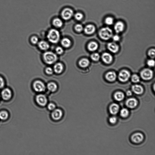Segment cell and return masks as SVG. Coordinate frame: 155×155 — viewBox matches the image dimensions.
<instances>
[{"mask_svg":"<svg viewBox=\"0 0 155 155\" xmlns=\"http://www.w3.org/2000/svg\"><path fill=\"white\" fill-rule=\"evenodd\" d=\"M147 64L148 66L152 67L154 66L155 61L154 60H150L147 62Z\"/></svg>","mask_w":155,"mask_h":155,"instance_id":"40","label":"cell"},{"mask_svg":"<svg viewBox=\"0 0 155 155\" xmlns=\"http://www.w3.org/2000/svg\"><path fill=\"white\" fill-rule=\"evenodd\" d=\"M56 52L59 55H61L63 52V49L61 47H58L55 49Z\"/></svg>","mask_w":155,"mask_h":155,"instance_id":"39","label":"cell"},{"mask_svg":"<svg viewBox=\"0 0 155 155\" xmlns=\"http://www.w3.org/2000/svg\"><path fill=\"white\" fill-rule=\"evenodd\" d=\"M83 14L80 13H77L75 15V18L77 21H80L83 18Z\"/></svg>","mask_w":155,"mask_h":155,"instance_id":"35","label":"cell"},{"mask_svg":"<svg viewBox=\"0 0 155 155\" xmlns=\"http://www.w3.org/2000/svg\"><path fill=\"white\" fill-rule=\"evenodd\" d=\"M114 19L112 17H108L105 18V22L108 25H111L113 24Z\"/></svg>","mask_w":155,"mask_h":155,"instance_id":"30","label":"cell"},{"mask_svg":"<svg viewBox=\"0 0 155 155\" xmlns=\"http://www.w3.org/2000/svg\"><path fill=\"white\" fill-rule=\"evenodd\" d=\"M120 37L118 35H115L113 37V39L114 41H118L120 40Z\"/></svg>","mask_w":155,"mask_h":155,"instance_id":"43","label":"cell"},{"mask_svg":"<svg viewBox=\"0 0 155 155\" xmlns=\"http://www.w3.org/2000/svg\"><path fill=\"white\" fill-rule=\"evenodd\" d=\"M130 77V74L129 72L125 70H123L119 72V79L120 81L125 82L129 80Z\"/></svg>","mask_w":155,"mask_h":155,"instance_id":"10","label":"cell"},{"mask_svg":"<svg viewBox=\"0 0 155 155\" xmlns=\"http://www.w3.org/2000/svg\"><path fill=\"white\" fill-rule=\"evenodd\" d=\"M47 106L48 109L49 111H52L56 108V106L55 104L54 103H49L47 104Z\"/></svg>","mask_w":155,"mask_h":155,"instance_id":"34","label":"cell"},{"mask_svg":"<svg viewBox=\"0 0 155 155\" xmlns=\"http://www.w3.org/2000/svg\"><path fill=\"white\" fill-rule=\"evenodd\" d=\"M109 122L111 124H114L117 122V119L115 117H112L110 118L109 119Z\"/></svg>","mask_w":155,"mask_h":155,"instance_id":"42","label":"cell"},{"mask_svg":"<svg viewBox=\"0 0 155 155\" xmlns=\"http://www.w3.org/2000/svg\"><path fill=\"white\" fill-rule=\"evenodd\" d=\"M12 95L11 90L8 87H5L1 92L2 97L4 100H8L11 98Z\"/></svg>","mask_w":155,"mask_h":155,"instance_id":"8","label":"cell"},{"mask_svg":"<svg viewBox=\"0 0 155 155\" xmlns=\"http://www.w3.org/2000/svg\"><path fill=\"white\" fill-rule=\"evenodd\" d=\"M102 59L104 62L106 64H109L112 62L113 57L110 54L105 52L102 55Z\"/></svg>","mask_w":155,"mask_h":155,"instance_id":"13","label":"cell"},{"mask_svg":"<svg viewBox=\"0 0 155 155\" xmlns=\"http://www.w3.org/2000/svg\"><path fill=\"white\" fill-rule=\"evenodd\" d=\"M46 73L48 75H52L53 73V70L52 68L50 67H48L46 69Z\"/></svg>","mask_w":155,"mask_h":155,"instance_id":"41","label":"cell"},{"mask_svg":"<svg viewBox=\"0 0 155 155\" xmlns=\"http://www.w3.org/2000/svg\"><path fill=\"white\" fill-rule=\"evenodd\" d=\"M52 23L53 25L56 27H61L63 25L62 21L60 18H56L54 19Z\"/></svg>","mask_w":155,"mask_h":155,"instance_id":"26","label":"cell"},{"mask_svg":"<svg viewBox=\"0 0 155 155\" xmlns=\"http://www.w3.org/2000/svg\"><path fill=\"white\" fill-rule=\"evenodd\" d=\"M148 55L152 58H154L155 55V50L154 49H150L148 52Z\"/></svg>","mask_w":155,"mask_h":155,"instance_id":"37","label":"cell"},{"mask_svg":"<svg viewBox=\"0 0 155 155\" xmlns=\"http://www.w3.org/2000/svg\"><path fill=\"white\" fill-rule=\"evenodd\" d=\"M138 102L137 100L134 98H130L126 101V104L128 107L134 108L137 106Z\"/></svg>","mask_w":155,"mask_h":155,"instance_id":"14","label":"cell"},{"mask_svg":"<svg viewBox=\"0 0 155 155\" xmlns=\"http://www.w3.org/2000/svg\"><path fill=\"white\" fill-rule=\"evenodd\" d=\"M100 37L104 40L110 39L113 36V31L110 28L105 27L100 29L99 33Z\"/></svg>","mask_w":155,"mask_h":155,"instance_id":"3","label":"cell"},{"mask_svg":"<svg viewBox=\"0 0 155 155\" xmlns=\"http://www.w3.org/2000/svg\"><path fill=\"white\" fill-rule=\"evenodd\" d=\"M98 46L97 43L94 42H91L88 45V49L91 51H94L96 50L98 48Z\"/></svg>","mask_w":155,"mask_h":155,"instance_id":"23","label":"cell"},{"mask_svg":"<svg viewBox=\"0 0 155 155\" xmlns=\"http://www.w3.org/2000/svg\"><path fill=\"white\" fill-rule=\"evenodd\" d=\"M131 81L133 83H137L140 81V78L136 74H134L131 77Z\"/></svg>","mask_w":155,"mask_h":155,"instance_id":"33","label":"cell"},{"mask_svg":"<svg viewBox=\"0 0 155 155\" xmlns=\"http://www.w3.org/2000/svg\"><path fill=\"white\" fill-rule=\"evenodd\" d=\"M5 77L0 74V89H2L5 87L7 80Z\"/></svg>","mask_w":155,"mask_h":155,"instance_id":"28","label":"cell"},{"mask_svg":"<svg viewBox=\"0 0 155 155\" xmlns=\"http://www.w3.org/2000/svg\"><path fill=\"white\" fill-rule=\"evenodd\" d=\"M144 139V136L141 133H136L133 134L131 137L132 141L136 143H139L141 142Z\"/></svg>","mask_w":155,"mask_h":155,"instance_id":"11","label":"cell"},{"mask_svg":"<svg viewBox=\"0 0 155 155\" xmlns=\"http://www.w3.org/2000/svg\"><path fill=\"white\" fill-rule=\"evenodd\" d=\"M129 114V111L126 108L122 109L120 111V115L122 117L125 118L127 117Z\"/></svg>","mask_w":155,"mask_h":155,"instance_id":"31","label":"cell"},{"mask_svg":"<svg viewBox=\"0 0 155 155\" xmlns=\"http://www.w3.org/2000/svg\"><path fill=\"white\" fill-rule=\"evenodd\" d=\"M75 30L79 32H82L83 29V26L80 24L76 25L75 26Z\"/></svg>","mask_w":155,"mask_h":155,"instance_id":"36","label":"cell"},{"mask_svg":"<svg viewBox=\"0 0 155 155\" xmlns=\"http://www.w3.org/2000/svg\"><path fill=\"white\" fill-rule=\"evenodd\" d=\"M63 114V111L61 109L56 108L52 111L51 117L54 120L59 121L62 118Z\"/></svg>","mask_w":155,"mask_h":155,"instance_id":"6","label":"cell"},{"mask_svg":"<svg viewBox=\"0 0 155 155\" xmlns=\"http://www.w3.org/2000/svg\"><path fill=\"white\" fill-rule=\"evenodd\" d=\"M47 88L48 90L51 92H55L58 89V86L54 82H50L47 85Z\"/></svg>","mask_w":155,"mask_h":155,"instance_id":"21","label":"cell"},{"mask_svg":"<svg viewBox=\"0 0 155 155\" xmlns=\"http://www.w3.org/2000/svg\"><path fill=\"white\" fill-rule=\"evenodd\" d=\"M91 60L94 61H97L100 59V56L99 54L97 53H95L91 55Z\"/></svg>","mask_w":155,"mask_h":155,"instance_id":"32","label":"cell"},{"mask_svg":"<svg viewBox=\"0 0 155 155\" xmlns=\"http://www.w3.org/2000/svg\"><path fill=\"white\" fill-rule=\"evenodd\" d=\"M54 70L57 73L60 74L62 72L63 67L62 64L60 63H56L54 66Z\"/></svg>","mask_w":155,"mask_h":155,"instance_id":"20","label":"cell"},{"mask_svg":"<svg viewBox=\"0 0 155 155\" xmlns=\"http://www.w3.org/2000/svg\"><path fill=\"white\" fill-rule=\"evenodd\" d=\"M141 76L142 78L144 80H148L152 78L153 72L151 70L149 69H144L141 72Z\"/></svg>","mask_w":155,"mask_h":155,"instance_id":"7","label":"cell"},{"mask_svg":"<svg viewBox=\"0 0 155 155\" xmlns=\"http://www.w3.org/2000/svg\"><path fill=\"white\" fill-rule=\"evenodd\" d=\"M35 100L36 103L40 106L44 107L47 105V98L44 94H39L37 95L35 97Z\"/></svg>","mask_w":155,"mask_h":155,"instance_id":"4","label":"cell"},{"mask_svg":"<svg viewBox=\"0 0 155 155\" xmlns=\"http://www.w3.org/2000/svg\"><path fill=\"white\" fill-rule=\"evenodd\" d=\"M114 29L117 33H119L122 32L125 28V25L122 21H118L114 25Z\"/></svg>","mask_w":155,"mask_h":155,"instance_id":"12","label":"cell"},{"mask_svg":"<svg viewBox=\"0 0 155 155\" xmlns=\"http://www.w3.org/2000/svg\"><path fill=\"white\" fill-rule=\"evenodd\" d=\"M84 32L87 34L90 35L94 33L95 30V26L92 24H89L85 27Z\"/></svg>","mask_w":155,"mask_h":155,"instance_id":"16","label":"cell"},{"mask_svg":"<svg viewBox=\"0 0 155 155\" xmlns=\"http://www.w3.org/2000/svg\"><path fill=\"white\" fill-rule=\"evenodd\" d=\"M132 89L135 93L137 94H142L144 91L142 87L138 85H133L132 87Z\"/></svg>","mask_w":155,"mask_h":155,"instance_id":"17","label":"cell"},{"mask_svg":"<svg viewBox=\"0 0 155 155\" xmlns=\"http://www.w3.org/2000/svg\"><path fill=\"white\" fill-rule=\"evenodd\" d=\"M126 94L128 96H130L132 94V93L131 91L128 90L127 91Z\"/></svg>","mask_w":155,"mask_h":155,"instance_id":"44","label":"cell"},{"mask_svg":"<svg viewBox=\"0 0 155 155\" xmlns=\"http://www.w3.org/2000/svg\"><path fill=\"white\" fill-rule=\"evenodd\" d=\"M9 117V114L7 111H2L0 112V119L4 120L7 119Z\"/></svg>","mask_w":155,"mask_h":155,"instance_id":"29","label":"cell"},{"mask_svg":"<svg viewBox=\"0 0 155 155\" xmlns=\"http://www.w3.org/2000/svg\"><path fill=\"white\" fill-rule=\"evenodd\" d=\"M107 80L110 82H113L115 81L116 78V75L115 72H108L105 75Z\"/></svg>","mask_w":155,"mask_h":155,"instance_id":"19","label":"cell"},{"mask_svg":"<svg viewBox=\"0 0 155 155\" xmlns=\"http://www.w3.org/2000/svg\"><path fill=\"white\" fill-rule=\"evenodd\" d=\"M61 43L63 47L67 48L70 46L71 45V41L69 38H64L61 40Z\"/></svg>","mask_w":155,"mask_h":155,"instance_id":"27","label":"cell"},{"mask_svg":"<svg viewBox=\"0 0 155 155\" xmlns=\"http://www.w3.org/2000/svg\"><path fill=\"white\" fill-rule=\"evenodd\" d=\"M60 36L59 32L55 29H52L49 30L47 35L48 40L50 42L54 44L58 42L60 40Z\"/></svg>","mask_w":155,"mask_h":155,"instance_id":"1","label":"cell"},{"mask_svg":"<svg viewBox=\"0 0 155 155\" xmlns=\"http://www.w3.org/2000/svg\"><path fill=\"white\" fill-rule=\"evenodd\" d=\"M31 43L32 44H36L38 42V39L37 37L35 36H33L30 39Z\"/></svg>","mask_w":155,"mask_h":155,"instance_id":"38","label":"cell"},{"mask_svg":"<svg viewBox=\"0 0 155 155\" xmlns=\"http://www.w3.org/2000/svg\"><path fill=\"white\" fill-rule=\"evenodd\" d=\"M119 107L117 104H112L110 106L109 111L111 114H117L119 110Z\"/></svg>","mask_w":155,"mask_h":155,"instance_id":"18","label":"cell"},{"mask_svg":"<svg viewBox=\"0 0 155 155\" xmlns=\"http://www.w3.org/2000/svg\"><path fill=\"white\" fill-rule=\"evenodd\" d=\"M125 95L123 93L120 91H118L114 94V97L115 100L120 101L123 100L124 98Z\"/></svg>","mask_w":155,"mask_h":155,"instance_id":"25","label":"cell"},{"mask_svg":"<svg viewBox=\"0 0 155 155\" xmlns=\"http://www.w3.org/2000/svg\"><path fill=\"white\" fill-rule=\"evenodd\" d=\"M43 58L45 63L49 65L53 64L58 59L57 55L51 52H45L43 55Z\"/></svg>","mask_w":155,"mask_h":155,"instance_id":"2","label":"cell"},{"mask_svg":"<svg viewBox=\"0 0 155 155\" xmlns=\"http://www.w3.org/2000/svg\"><path fill=\"white\" fill-rule=\"evenodd\" d=\"M90 64L89 60L87 59L83 58L79 62V64L80 67L82 68L87 67Z\"/></svg>","mask_w":155,"mask_h":155,"instance_id":"24","label":"cell"},{"mask_svg":"<svg viewBox=\"0 0 155 155\" xmlns=\"http://www.w3.org/2000/svg\"><path fill=\"white\" fill-rule=\"evenodd\" d=\"M74 12L72 9L66 8L63 10L61 13L62 18L65 20L70 19L73 16Z\"/></svg>","mask_w":155,"mask_h":155,"instance_id":"9","label":"cell"},{"mask_svg":"<svg viewBox=\"0 0 155 155\" xmlns=\"http://www.w3.org/2000/svg\"><path fill=\"white\" fill-rule=\"evenodd\" d=\"M38 46L40 49L46 50L49 49V45L47 42L44 41H40L38 43Z\"/></svg>","mask_w":155,"mask_h":155,"instance_id":"22","label":"cell"},{"mask_svg":"<svg viewBox=\"0 0 155 155\" xmlns=\"http://www.w3.org/2000/svg\"><path fill=\"white\" fill-rule=\"evenodd\" d=\"M32 86L34 90L36 92H43L46 90L45 85L40 81L37 80L34 82Z\"/></svg>","mask_w":155,"mask_h":155,"instance_id":"5","label":"cell"},{"mask_svg":"<svg viewBox=\"0 0 155 155\" xmlns=\"http://www.w3.org/2000/svg\"><path fill=\"white\" fill-rule=\"evenodd\" d=\"M107 47L110 51L116 53L118 51L119 47L118 45L114 42H111L108 43Z\"/></svg>","mask_w":155,"mask_h":155,"instance_id":"15","label":"cell"}]
</instances>
